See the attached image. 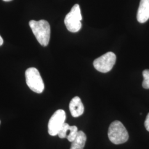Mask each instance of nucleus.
Listing matches in <instances>:
<instances>
[{"label":"nucleus","instance_id":"obj_1","mask_svg":"<svg viewBox=\"0 0 149 149\" xmlns=\"http://www.w3.org/2000/svg\"><path fill=\"white\" fill-rule=\"evenodd\" d=\"M29 24L38 42L43 47H47L50 37V27L48 22L43 19L39 21L32 20Z\"/></svg>","mask_w":149,"mask_h":149},{"label":"nucleus","instance_id":"obj_2","mask_svg":"<svg viewBox=\"0 0 149 149\" xmlns=\"http://www.w3.org/2000/svg\"><path fill=\"white\" fill-rule=\"evenodd\" d=\"M108 136L112 143L116 145L127 142L129 139L128 131L122 123L118 120L111 124L108 129Z\"/></svg>","mask_w":149,"mask_h":149},{"label":"nucleus","instance_id":"obj_3","mask_svg":"<svg viewBox=\"0 0 149 149\" xmlns=\"http://www.w3.org/2000/svg\"><path fill=\"white\" fill-rule=\"evenodd\" d=\"M82 19L80 6L76 4L72 7L69 13L66 15L64 23L69 31L76 33L81 28L82 24L81 21Z\"/></svg>","mask_w":149,"mask_h":149},{"label":"nucleus","instance_id":"obj_4","mask_svg":"<svg viewBox=\"0 0 149 149\" xmlns=\"http://www.w3.org/2000/svg\"><path fill=\"white\" fill-rule=\"evenodd\" d=\"M25 75L29 88L36 93H42L44 90V84L39 71L35 68H30L26 71Z\"/></svg>","mask_w":149,"mask_h":149},{"label":"nucleus","instance_id":"obj_5","mask_svg":"<svg viewBox=\"0 0 149 149\" xmlns=\"http://www.w3.org/2000/svg\"><path fill=\"white\" fill-rule=\"evenodd\" d=\"M116 61V54L109 52L96 59L93 62V66L97 71L102 73H107L112 69Z\"/></svg>","mask_w":149,"mask_h":149},{"label":"nucleus","instance_id":"obj_6","mask_svg":"<svg viewBox=\"0 0 149 149\" xmlns=\"http://www.w3.org/2000/svg\"><path fill=\"white\" fill-rule=\"evenodd\" d=\"M66 120V113L64 110L56 111L50 118L48 123V133L51 136H56L59 133Z\"/></svg>","mask_w":149,"mask_h":149},{"label":"nucleus","instance_id":"obj_7","mask_svg":"<svg viewBox=\"0 0 149 149\" xmlns=\"http://www.w3.org/2000/svg\"><path fill=\"white\" fill-rule=\"evenodd\" d=\"M70 113L73 117H79L84 112V106L80 97L76 96L70 102Z\"/></svg>","mask_w":149,"mask_h":149},{"label":"nucleus","instance_id":"obj_8","mask_svg":"<svg viewBox=\"0 0 149 149\" xmlns=\"http://www.w3.org/2000/svg\"><path fill=\"white\" fill-rule=\"evenodd\" d=\"M149 19V0H140L137 13V20L144 23Z\"/></svg>","mask_w":149,"mask_h":149},{"label":"nucleus","instance_id":"obj_9","mask_svg":"<svg viewBox=\"0 0 149 149\" xmlns=\"http://www.w3.org/2000/svg\"><path fill=\"white\" fill-rule=\"evenodd\" d=\"M87 137L85 133L82 131H79L77 136L71 142L70 149H84L85 146Z\"/></svg>","mask_w":149,"mask_h":149},{"label":"nucleus","instance_id":"obj_10","mask_svg":"<svg viewBox=\"0 0 149 149\" xmlns=\"http://www.w3.org/2000/svg\"><path fill=\"white\" fill-rule=\"evenodd\" d=\"M78 129L76 126H70L66 138L70 142H72L77 136L78 134Z\"/></svg>","mask_w":149,"mask_h":149},{"label":"nucleus","instance_id":"obj_11","mask_svg":"<svg viewBox=\"0 0 149 149\" xmlns=\"http://www.w3.org/2000/svg\"><path fill=\"white\" fill-rule=\"evenodd\" d=\"M70 125L66 123H65L63 127L61 128V129L59 131V133L58 135L59 138L61 139L66 138L67 134L69 129Z\"/></svg>","mask_w":149,"mask_h":149},{"label":"nucleus","instance_id":"obj_12","mask_svg":"<svg viewBox=\"0 0 149 149\" xmlns=\"http://www.w3.org/2000/svg\"><path fill=\"white\" fill-rule=\"evenodd\" d=\"M144 81L143 82V87L145 89H149V70H145L143 72Z\"/></svg>","mask_w":149,"mask_h":149},{"label":"nucleus","instance_id":"obj_13","mask_svg":"<svg viewBox=\"0 0 149 149\" xmlns=\"http://www.w3.org/2000/svg\"><path fill=\"white\" fill-rule=\"evenodd\" d=\"M144 125H145V127L146 128V129L148 132H149V113H148V114L147 115V117L146 118Z\"/></svg>","mask_w":149,"mask_h":149},{"label":"nucleus","instance_id":"obj_14","mask_svg":"<svg viewBox=\"0 0 149 149\" xmlns=\"http://www.w3.org/2000/svg\"><path fill=\"white\" fill-rule=\"evenodd\" d=\"M3 43V40L2 39V38L1 37V36H0V46H1Z\"/></svg>","mask_w":149,"mask_h":149},{"label":"nucleus","instance_id":"obj_15","mask_svg":"<svg viewBox=\"0 0 149 149\" xmlns=\"http://www.w3.org/2000/svg\"><path fill=\"white\" fill-rule=\"evenodd\" d=\"M4 1H6V2H9V1H11L12 0H3Z\"/></svg>","mask_w":149,"mask_h":149}]
</instances>
